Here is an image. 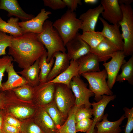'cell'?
Returning a JSON list of instances; mask_svg holds the SVG:
<instances>
[{
  "mask_svg": "<svg viewBox=\"0 0 133 133\" xmlns=\"http://www.w3.org/2000/svg\"><path fill=\"white\" fill-rule=\"evenodd\" d=\"M19 20L18 18L11 17L6 22L0 17V31L13 37L23 34V31L18 24Z\"/></svg>",
  "mask_w": 133,
  "mask_h": 133,
  "instance_id": "26",
  "label": "cell"
},
{
  "mask_svg": "<svg viewBox=\"0 0 133 133\" xmlns=\"http://www.w3.org/2000/svg\"><path fill=\"white\" fill-rule=\"evenodd\" d=\"M100 2L103 9L101 13L102 18L113 24H118L123 17L118 0H101Z\"/></svg>",
  "mask_w": 133,
  "mask_h": 133,
  "instance_id": "13",
  "label": "cell"
},
{
  "mask_svg": "<svg viewBox=\"0 0 133 133\" xmlns=\"http://www.w3.org/2000/svg\"><path fill=\"white\" fill-rule=\"evenodd\" d=\"M121 73L117 76L116 81L119 82L127 81L133 84V55L129 60L121 66Z\"/></svg>",
  "mask_w": 133,
  "mask_h": 133,
  "instance_id": "28",
  "label": "cell"
},
{
  "mask_svg": "<svg viewBox=\"0 0 133 133\" xmlns=\"http://www.w3.org/2000/svg\"><path fill=\"white\" fill-rule=\"evenodd\" d=\"M47 52L39 59V65L40 69L39 73V83L46 82L47 77L54 64L55 59L53 57L49 62L47 61Z\"/></svg>",
  "mask_w": 133,
  "mask_h": 133,
  "instance_id": "27",
  "label": "cell"
},
{
  "mask_svg": "<svg viewBox=\"0 0 133 133\" xmlns=\"http://www.w3.org/2000/svg\"><path fill=\"white\" fill-rule=\"evenodd\" d=\"M0 111V133H2V128L4 121L5 112Z\"/></svg>",
  "mask_w": 133,
  "mask_h": 133,
  "instance_id": "44",
  "label": "cell"
},
{
  "mask_svg": "<svg viewBox=\"0 0 133 133\" xmlns=\"http://www.w3.org/2000/svg\"><path fill=\"white\" fill-rule=\"evenodd\" d=\"M20 99L27 101H32L33 87L27 84L15 88L12 90Z\"/></svg>",
  "mask_w": 133,
  "mask_h": 133,
  "instance_id": "32",
  "label": "cell"
},
{
  "mask_svg": "<svg viewBox=\"0 0 133 133\" xmlns=\"http://www.w3.org/2000/svg\"><path fill=\"white\" fill-rule=\"evenodd\" d=\"M55 83L49 82L39 83L33 87L32 101L38 108H44L54 100Z\"/></svg>",
  "mask_w": 133,
  "mask_h": 133,
  "instance_id": "9",
  "label": "cell"
},
{
  "mask_svg": "<svg viewBox=\"0 0 133 133\" xmlns=\"http://www.w3.org/2000/svg\"><path fill=\"white\" fill-rule=\"evenodd\" d=\"M123 110L125 113L124 115L127 119L124 133H131L133 129V108L129 109L125 107Z\"/></svg>",
  "mask_w": 133,
  "mask_h": 133,
  "instance_id": "38",
  "label": "cell"
},
{
  "mask_svg": "<svg viewBox=\"0 0 133 133\" xmlns=\"http://www.w3.org/2000/svg\"><path fill=\"white\" fill-rule=\"evenodd\" d=\"M70 87L75 98V106L79 107L84 106L86 108H91V103L89 99L93 96L94 94L87 88V84L80 76H75L72 78L70 83Z\"/></svg>",
  "mask_w": 133,
  "mask_h": 133,
  "instance_id": "8",
  "label": "cell"
},
{
  "mask_svg": "<svg viewBox=\"0 0 133 133\" xmlns=\"http://www.w3.org/2000/svg\"><path fill=\"white\" fill-rule=\"evenodd\" d=\"M98 0H84V2L87 4H94L97 3Z\"/></svg>",
  "mask_w": 133,
  "mask_h": 133,
  "instance_id": "46",
  "label": "cell"
},
{
  "mask_svg": "<svg viewBox=\"0 0 133 133\" xmlns=\"http://www.w3.org/2000/svg\"><path fill=\"white\" fill-rule=\"evenodd\" d=\"M79 107L75 105L69 113L64 123L58 130L60 133H76L75 116Z\"/></svg>",
  "mask_w": 133,
  "mask_h": 133,
  "instance_id": "30",
  "label": "cell"
},
{
  "mask_svg": "<svg viewBox=\"0 0 133 133\" xmlns=\"http://www.w3.org/2000/svg\"><path fill=\"white\" fill-rule=\"evenodd\" d=\"M32 118L34 122L45 133L58 132L54 122L44 108H38Z\"/></svg>",
  "mask_w": 133,
  "mask_h": 133,
  "instance_id": "18",
  "label": "cell"
},
{
  "mask_svg": "<svg viewBox=\"0 0 133 133\" xmlns=\"http://www.w3.org/2000/svg\"><path fill=\"white\" fill-rule=\"evenodd\" d=\"M80 37L90 46L91 49L96 47L104 38L101 32H90L79 34Z\"/></svg>",
  "mask_w": 133,
  "mask_h": 133,
  "instance_id": "31",
  "label": "cell"
},
{
  "mask_svg": "<svg viewBox=\"0 0 133 133\" xmlns=\"http://www.w3.org/2000/svg\"><path fill=\"white\" fill-rule=\"evenodd\" d=\"M108 116L107 114L104 115L101 121L96 123V133H120L122 131L120 126L126 118L124 114L114 121H109L107 118Z\"/></svg>",
  "mask_w": 133,
  "mask_h": 133,
  "instance_id": "22",
  "label": "cell"
},
{
  "mask_svg": "<svg viewBox=\"0 0 133 133\" xmlns=\"http://www.w3.org/2000/svg\"><path fill=\"white\" fill-rule=\"evenodd\" d=\"M0 9L7 11L8 17L15 16L20 19L21 21L30 20L35 17L33 15L25 12L17 0H0Z\"/></svg>",
  "mask_w": 133,
  "mask_h": 133,
  "instance_id": "17",
  "label": "cell"
},
{
  "mask_svg": "<svg viewBox=\"0 0 133 133\" xmlns=\"http://www.w3.org/2000/svg\"><path fill=\"white\" fill-rule=\"evenodd\" d=\"M39 59L32 65L23 69L22 71L17 72V73L20 74L21 76L26 80L29 84L33 87L38 85L39 83Z\"/></svg>",
  "mask_w": 133,
  "mask_h": 133,
  "instance_id": "25",
  "label": "cell"
},
{
  "mask_svg": "<svg viewBox=\"0 0 133 133\" xmlns=\"http://www.w3.org/2000/svg\"><path fill=\"white\" fill-rule=\"evenodd\" d=\"M119 51L105 37L104 39L95 48L91 49L90 52L97 57L99 62H106L111 58V55Z\"/></svg>",
  "mask_w": 133,
  "mask_h": 133,
  "instance_id": "23",
  "label": "cell"
},
{
  "mask_svg": "<svg viewBox=\"0 0 133 133\" xmlns=\"http://www.w3.org/2000/svg\"><path fill=\"white\" fill-rule=\"evenodd\" d=\"M14 61L12 57L8 55H5L0 58V89L1 90L2 86V81L4 73L7 67Z\"/></svg>",
  "mask_w": 133,
  "mask_h": 133,
  "instance_id": "34",
  "label": "cell"
},
{
  "mask_svg": "<svg viewBox=\"0 0 133 133\" xmlns=\"http://www.w3.org/2000/svg\"><path fill=\"white\" fill-rule=\"evenodd\" d=\"M115 95H103L99 101L91 103L92 115L94 116L93 119V123L89 130L85 133H96L95 126L97 123L101 121L104 115L105 109L108 103L113 100L116 98Z\"/></svg>",
  "mask_w": 133,
  "mask_h": 133,
  "instance_id": "16",
  "label": "cell"
},
{
  "mask_svg": "<svg viewBox=\"0 0 133 133\" xmlns=\"http://www.w3.org/2000/svg\"><path fill=\"white\" fill-rule=\"evenodd\" d=\"M56 133H59L58 132H57Z\"/></svg>",
  "mask_w": 133,
  "mask_h": 133,
  "instance_id": "47",
  "label": "cell"
},
{
  "mask_svg": "<svg viewBox=\"0 0 133 133\" xmlns=\"http://www.w3.org/2000/svg\"><path fill=\"white\" fill-rule=\"evenodd\" d=\"M44 5L53 10L62 9L66 5L63 0H44Z\"/></svg>",
  "mask_w": 133,
  "mask_h": 133,
  "instance_id": "39",
  "label": "cell"
},
{
  "mask_svg": "<svg viewBox=\"0 0 133 133\" xmlns=\"http://www.w3.org/2000/svg\"></svg>",
  "mask_w": 133,
  "mask_h": 133,
  "instance_id": "49",
  "label": "cell"
},
{
  "mask_svg": "<svg viewBox=\"0 0 133 133\" xmlns=\"http://www.w3.org/2000/svg\"><path fill=\"white\" fill-rule=\"evenodd\" d=\"M78 64V75L90 72H100L99 61L97 56L90 52L77 60Z\"/></svg>",
  "mask_w": 133,
  "mask_h": 133,
  "instance_id": "20",
  "label": "cell"
},
{
  "mask_svg": "<svg viewBox=\"0 0 133 133\" xmlns=\"http://www.w3.org/2000/svg\"><path fill=\"white\" fill-rule=\"evenodd\" d=\"M92 115V109L91 108H87L84 106H81L79 108L75 114L76 123L84 119L91 118Z\"/></svg>",
  "mask_w": 133,
  "mask_h": 133,
  "instance_id": "36",
  "label": "cell"
},
{
  "mask_svg": "<svg viewBox=\"0 0 133 133\" xmlns=\"http://www.w3.org/2000/svg\"><path fill=\"white\" fill-rule=\"evenodd\" d=\"M51 14V12L46 11L44 8H43L36 17L26 21L19 22L18 24L24 33L28 32L39 33L42 31L45 22Z\"/></svg>",
  "mask_w": 133,
  "mask_h": 133,
  "instance_id": "14",
  "label": "cell"
},
{
  "mask_svg": "<svg viewBox=\"0 0 133 133\" xmlns=\"http://www.w3.org/2000/svg\"><path fill=\"white\" fill-rule=\"evenodd\" d=\"M55 61L47 79L46 82L52 80L65 70L69 65L70 60L66 52H55L53 55Z\"/></svg>",
  "mask_w": 133,
  "mask_h": 133,
  "instance_id": "19",
  "label": "cell"
},
{
  "mask_svg": "<svg viewBox=\"0 0 133 133\" xmlns=\"http://www.w3.org/2000/svg\"><path fill=\"white\" fill-rule=\"evenodd\" d=\"M2 132V133H19L20 131L16 128L8 124L4 121Z\"/></svg>",
  "mask_w": 133,
  "mask_h": 133,
  "instance_id": "42",
  "label": "cell"
},
{
  "mask_svg": "<svg viewBox=\"0 0 133 133\" xmlns=\"http://www.w3.org/2000/svg\"><path fill=\"white\" fill-rule=\"evenodd\" d=\"M67 6L72 11L74 12L76 10L78 5H81L82 2L81 0H63Z\"/></svg>",
  "mask_w": 133,
  "mask_h": 133,
  "instance_id": "41",
  "label": "cell"
},
{
  "mask_svg": "<svg viewBox=\"0 0 133 133\" xmlns=\"http://www.w3.org/2000/svg\"><path fill=\"white\" fill-rule=\"evenodd\" d=\"M32 118L21 121L20 133H45L34 122Z\"/></svg>",
  "mask_w": 133,
  "mask_h": 133,
  "instance_id": "33",
  "label": "cell"
},
{
  "mask_svg": "<svg viewBox=\"0 0 133 133\" xmlns=\"http://www.w3.org/2000/svg\"><path fill=\"white\" fill-rule=\"evenodd\" d=\"M6 71L8 75V79L2 83V91L11 90L16 88L29 83L22 76L19 75L15 70L14 63L12 62L7 67Z\"/></svg>",
  "mask_w": 133,
  "mask_h": 133,
  "instance_id": "21",
  "label": "cell"
},
{
  "mask_svg": "<svg viewBox=\"0 0 133 133\" xmlns=\"http://www.w3.org/2000/svg\"><path fill=\"white\" fill-rule=\"evenodd\" d=\"M38 41L47 50V61L49 62L55 52H66V49L63 41L57 30L53 26V22L46 20L43 26L42 32L36 34Z\"/></svg>",
  "mask_w": 133,
  "mask_h": 133,
  "instance_id": "3",
  "label": "cell"
},
{
  "mask_svg": "<svg viewBox=\"0 0 133 133\" xmlns=\"http://www.w3.org/2000/svg\"><path fill=\"white\" fill-rule=\"evenodd\" d=\"M44 108L53 121L58 130L64 123L66 119L59 110L54 100Z\"/></svg>",
  "mask_w": 133,
  "mask_h": 133,
  "instance_id": "29",
  "label": "cell"
},
{
  "mask_svg": "<svg viewBox=\"0 0 133 133\" xmlns=\"http://www.w3.org/2000/svg\"><path fill=\"white\" fill-rule=\"evenodd\" d=\"M47 51L38 40L36 34L28 32L13 36L8 54L20 67L23 69L33 65Z\"/></svg>",
  "mask_w": 133,
  "mask_h": 133,
  "instance_id": "1",
  "label": "cell"
},
{
  "mask_svg": "<svg viewBox=\"0 0 133 133\" xmlns=\"http://www.w3.org/2000/svg\"><path fill=\"white\" fill-rule=\"evenodd\" d=\"M74 12L68 9L60 18L53 23L62 39L65 46L76 35L80 29L81 21Z\"/></svg>",
  "mask_w": 133,
  "mask_h": 133,
  "instance_id": "4",
  "label": "cell"
},
{
  "mask_svg": "<svg viewBox=\"0 0 133 133\" xmlns=\"http://www.w3.org/2000/svg\"><path fill=\"white\" fill-rule=\"evenodd\" d=\"M1 91V90L0 89V92Z\"/></svg>",
  "mask_w": 133,
  "mask_h": 133,
  "instance_id": "48",
  "label": "cell"
},
{
  "mask_svg": "<svg viewBox=\"0 0 133 133\" xmlns=\"http://www.w3.org/2000/svg\"><path fill=\"white\" fill-rule=\"evenodd\" d=\"M5 112L4 121L8 124L16 128L20 131L22 122L13 116Z\"/></svg>",
  "mask_w": 133,
  "mask_h": 133,
  "instance_id": "40",
  "label": "cell"
},
{
  "mask_svg": "<svg viewBox=\"0 0 133 133\" xmlns=\"http://www.w3.org/2000/svg\"><path fill=\"white\" fill-rule=\"evenodd\" d=\"M78 64L77 61L71 60L67 68L52 80L49 81L53 83H60L70 87V83L72 78L78 75Z\"/></svg>",
  "mask_w": 133,
  "mask_h": 133,
  "instance_id": "24",
  "label": "cell"
},
{
  "mask_svg": "<svg viewBox=\"0 0 133 133\" xmlns=\"http://www.w3.org/2000/svg\"><path fill=\"white\" fill-rule=\"evenodd\" d=\"M79 33L67 42L65 46L67 53L70 60L77 61L82 57L90 52L91 48L79 36Z\"/></svg>",
  "mask_w": 133,
  "mask_h": 133,
  "instance_id": "12",
  "label": "cell"
},
{
  "mask_svg": "<svg viewBox=\"0 0 133 133\" xmlns=\"http://www.w3.org/2000/svg\"><path fill=\"white\" fill-rule=\"evenodd\" d=\"M81 75L88 81L89 89L94 93V99L97 102L100 100L103 95H113L112 91L107 83L106 79L107 78V75L105 69L100 72H85Z\"/></svg>",
  "mask_w": 133,
  "mask_h": 133,
  "instance_id": "6",
  "label": "cell"
},
{
  "mask_svg": "<svg viewBox=\"0 0 133 133\" xmlns=\"http://www.w3.org/2000/svg\"><path fill=\"white\" fill-rule=\"evenodd\" d=\"M93 123V119L90 118L84 119L78 122L76 124V132H87L91 127Z\"/></svg>",
  "mask_w": 133,
  "mask_h": 133,
  "instance_id": "37",
  "label": "cell"
},
{
  "mask_svg": "<svg viewBox=\"0 0 133 133\" xmlns=\"http://www.w3.org/2000/svg\"><path fill=\"white\" fill-rule=\"evenodd\" d=\"M123 14L118 24L121 27L124 42L123 51L126 56L133 54V10L130 5L119 4Z\"/></svg>",
  "mask_w": 133,
  "mask_h": 133,
  "instance_id": "5",
  "label": "cell"
},
{
  "mask_svg": "<svg viewBox=\"0 0 133 133\" xmlns=\"http://www.w3.org/2000/svg\"><path fill=\"white\" fill-rule=\"evenodd\" d=\"M118 3L119 4H123L126 5H129L133 1V0H118Z\"/></svg>",
  "mask_w": 133,
  "mask_h": 133,
  "instance_id": "45",
  "label": "cell"
},
{
  "mask_svg": "<svg viewBox=\"0 0 133 133\" xmlns=\"http://www.w3.org/2000/svg\"><path fill=\"white\" fill-rule=\"evenodd\" d=\"M38 108L32 101L22 100L11 91L7 94L3 109L5 112L22 121L33 117Z\"/></svg>",
  "mask_w": 133,
  "mask_h": 133,
  "instance_id": "2",
  "label": "cell"
},
{
  "mask_svg": "<svg viewBox=\"0 0 133 133\" xmlns=\"http://www.w3.org/2000/svg\"><path fill=\"white\" fill-rule=\"evenodd\" d=\"M103 28L101 32L103 35L109 42L119 51H123L124 42L118 24H110L102 17H99Z\"/></svg>",
  "mask_w": 133,
  "mask_h": 133,
  "instance_id": "11",
  "label": "cell"
},
{
  "mask_svg": "<svg viewBox=\"0 0 133 133\" xmlns=\"http://www.w3.org/2000/svg\"><path fill=\"white\" fill-rule=\"evenodd\" d=\"M103 10L101 4L93 8H90L80 16L81 21L80 29L83 32L95 31V28L100 15Z\"/></svg>",
  "mask_w": 133,
  "mask_h": 133,
  "instance_id": "15",
  "label": "cell"
},
{
  "mask_svg": "<svg viewBox=\"0 0 133 133\" xmlns=\"http://www.w3.org/2000/svg\"><path fill=\"white\" fill-rule=\"evenodd\" d=\"M55 84L54 100L60 112L67 119L69 112L75 105V98L69 86L62 83Z\"/></svg>",
  "mask_w": 133,
  "mask_h": 133,
  "instance_id": "7",
  "label": "cell"
},
{
  "mask_svg": "<svg viewBox=\"0 0 133 133\" xmlns=\"http://www.w3.org/2000/svg\"><path fill=\"white\" fill-rule=\"evenodd\" d=\"M13 36L0 31V56L6 55V49L10 46Z\"/></svg>",
  "mask_w": 133,
  "mask_h": 133,
  "instance_id": "35",
  "label": "cell"
},
{
  "mask_svg": "<svg viewBox=\"0 0 133 133\" xmlns=\"http://www.w3.org/2000/svg\"><path fill=\"white\" fill-rule=\"evenodd\" d=\"M5 101V94L4 91L0 92V109H2Z\"/></svg>",
  "mask_w": 133,
  "mask_h": 133,
  "instance_id": "43",
  "label": "cell"
},
{
  "mask_svg": "<svg viewBox=\"0 0 133 133\" xmlns=\"http://www.w3.org/2000/svg\"><path fill=\"white\" fill-rule=\"evenodd\" d=\"M126 56L123 51H118L111 55V60L103 65L105 68L107 75L108 85L111 90L115 82L116 77L121 66L126 61Z\"/></svg>",
  "mask_w": 133,
  "mask_h": 133,
  "instance_id": "10",
  "label": "cell"
}]
</instances>
